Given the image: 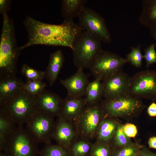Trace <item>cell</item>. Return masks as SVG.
<instances>
[{
	"mask_svg": "<svg viewBox=\"0 0 156 156\" xmlns=\"http://www.w3.org/2000/svg\"><path fill=\"white\" fill-rule=\"evenodd\" d=\"M64 61V55L61 50H57L50 54L49 64L45 71V77L50 86L55 82Z\"/></svg>",
	"mask_w": 156,
	"mask_h": 156,
	"instance_id": "cell-16",
	"label": "cell"
},
{
	"mask_svg": "<svg viewBox=\"0 0 156 156\" xmlns=\"http://www.w3.org/2000/svg\"><path fill=\"white\" fill-rule=\"evenodd\" d=\"M85 103L82 97L67 96L63 100L61 116L65 119H70L80 116L84 109Z\"/></svg>",
	"mask_w": 156,
	"mask_h": 156,
	"instance_id": "cell-18",
	"label": "cell"
},
{
	"mask_svg": "<svg viewBox=\"0 0 156 156\" xmlns=\"http://www.w3.org/2000/svg\"><path fill=\"white\" fill-rule=\"evenodd\" d=\"M142 55L140 47L132 48L131 52L127 56V62L130 63L132 65L136 67H140L142 64Z\"/></svg>",
	"mask_w": 156,
	"mask_h": 156,
	"instance_id": "cell-31",
	"label": "cell"
},
{
	"mask_svg": "<svg viewBox=\"0 0 156 156\" xmlns=\"http://www.w3.org/2000/svg\"><path fill=\"white\" fill-rule=\"evenodd\" d=\"M128 95L156 101V71L147 69L130 77Z\"/></svg>",
	"mask_w": 156,
	"mask_h": 156,
	"instance_id": "cell-8",
	"label": "cell"
},
{
	"mask_svg": "<svg viewBox=\"0 0 156 156\" xmlns=\"http://www.w3.org/2000/svg\"><path fill=\"white\" fill-rule=\"evenodd\" d=\"M63 101L57 94L45 89L36 96V108L52 116H60Z\"/></svg>",
	"mask_w": 156,
	"mask_h": 156,
	"instance_id": "cell-14",
	"label": "cell"
},
{
	"mask_svg": "<svg viewBox=\"0 0 156 156\" xmlns=\"http://www.w3.org/2000/svg\"><path fill=\"white\" fill-rule=\"evenodd\" d=\"M37 144L23 126H17L6 138L2 151L6 156H37Z\"/></svg>",
	"mask_w": 156,
	"mask_h": 156,
	"instance_id": "cell-5",
	"label": "cell"
},
{
	"mask_svg": "<svg viewBox=\"0 0 156 156\" xmlns=\"http://www.w3.org/2000/svg\"><path fill=\"white\" fill-rule=\"evenodd\" d=\"M17 126L1 109H0V151L4 149L6 138Z\"/></svg>",
	"mask_w": 156,
	"mask_h": 156,
	"instance_id": "cell-22",
	"label": "cell"
},
{
	"mask_svg": "<svg viewBox=\"0 0 156 156\" xmlns=\"http://www.w3.org/2000/svg\"><path fill=\"white\" fill-rule=\"evenodd\" d=\"M155 46H156V44H155Z\"/></svg>",
	"mask_w": 156,
	"mask_h": 156,
	"instance_id": "cell-40",
	"label": "cell"
},
{
	"mask_svg": "<svg viewBox=\"0 0 156 156\" xmlns=\"http://www.w3.org/2000/svg\"><path fill=\"white\" fill-rule=\"evenodd\" d=\"M83 69H78L73 75L64 79H59L61 84L66 89L67 96L82 97L85 95L86 88L90 83L88 75Z\"/></svg>",
	"mask_w": 156,
	"mask_h": 156,
	"instance_id": "cell-13",
	"label": "cell"
},
{
	"mask_svg": "<svg viewBox=\"0 0 156 156\" xmlns=\"http://www.w3.org/2000/svg\"><path fill=\"white\" fill-rule=\"evenodd\" d=\"M122 128L124 133L129 138H134L137 134V128L133 124L130 123H126L123 125Z\"/></svg>",
	"mask_w": 156,
	"mask_h": 156,
	"instance_id": "cell-33",
	"label": "cell"
},
{
	"mask_svg": "<svg viewBox=\"0 0 156 156\" xmlns=\"http://www.w3.org/2000/svg\"><path fill=\"white\" fill-rule=\"evenodd\" d=\"M2 16L0 42V79L16 76L21 50L17 44L13 20L7 14Z\"/></svg>",
	"mask_w": 156,
	"mask_h": 156,
	"instance_id": "cell-2",
	"label": "cell"
},
{
	"mask_svg": "<svg viewBox=\"0 0 156 156\" xmlns=\"http://www.w3.org/2000/svg\"><path fill=\"white\" fill-rule=\"evenodd\" d=\"M116 119L107 118L100 122L98 136L99 142L109 143L114 137L120 122Z\"/></svg>",
	"mask_w": 156,
	"mask_h": 156,
	"instance_id": "cell-20",
	"label": "cell"
},
{
	"mask_svg": "<svg viewBox=\"0 0 156 156\" xmlns=\"http://www.w3.org/2000/svg\"><path fill=\"white\" fill-rule=\"evenodd\" d=\"M130 77L122 70L102 81L103 96L110 100L128 95Z\"/></svg>",
	"mask_w": 156,
	"mask_h": 156,
	"instance_id": "cell-11",
	"label": "cell"
},
{
	"mask_svg": "<svg viewBox=\"0 0 156 156\" xmlns=\"http://www.w3.org/2000/svg\"><path fill=\"white\" fill-rule=\"evenodd\" d=\"M137 156H156V153L152 152L146 146L143 145Z\"/></svg>",
	"mask_w": 156,
	"mask_h": 156,
	"instance_id": "cell-35",
	"label": "cell"
},
{
	"mask_svg": "<svg viewBox=\"0 0 156 156\" xmlns=\"http://www.w3.org/2000/svg\"><path fill=\"white\" fill-rule=\"evenodd\" d=\"M53 117L36 108L26 122L25 129L37 143L50 144L55 127Z\"/></svg>",
	"mask_w": 156,
	"mask_h": 156,
	"instance_id": "cell-7",
	"label": "cell"
},
{
	"mask_svg": "<svg viewBox=\"0 0 156 156\" xmlns=\"http://www.w3.org/2000/svg\"><path fill=\"white\" fill-rule=\"evenodd\" d=\"M101 80L95 79L90 82L86 88L85 97L84 98L86 105L96 103L103 96V87Z\"/></svg>",
	"mask_w": 156,
	"mask_h": 156,
	"instance_id": "cell-21",
	"label": "cell"
},
{
	"mask_svg": "<svg viewBox=\"0 0 156 156\" xmlns=\"http://www.w3.org/2000/svg\"><path fill=\"white\" fill-rule=\"evenodd\" d=\"M87 0H63L61 13L64 21H69L79 16L85 8Z\"/></svg>",
	"mask_w": 156,
	"mask_h": 156,
	"instance_id": "cell-19",
	"label": "cell"
},
{
	"mask_svg": "<svg viewBox=\"0 0 156 156\" xmlns=\"http://www.w3.org/2000/svg\"><path fill=\"white\" fill-rule=\"evenodd\" d=\"M21 72L27 80H42L45 77V71L37 70L25 64L22 66Z\"/></svg>",
	"mask_w": 156,
	"mask_h": 156,
	"instance_id": "cell-28",
	"label": "cell"
},
{
	"mask_svg": "<svg viewBox=\"0 0 156 156\" xmlns=\"http://www.w3.org/2000/svg\"><path fill=\"white\" fill-rule=\"evenodd\" d=\"M97 103L88 105V106L84 109L80 115L82 130L87 135L94 134L99 126L101 119L105 114L101 105Z\"/></svg>",
	"mask_w": 156,
	"mask_h": 156,
	"instance_id": "cell-12",
	"label": "cell"
},
{
	"mask_svg": "<svg viewBox=\"0 0 156 156\" xmlns=\"http://www.w3.org/2000/svg\"><path fill=\"white\" fill-rule=\"evenodd\" d=\"M11 1L9 0H0V12L2 15L7 14L10 8Z\"/></svg>",
	"mask_w": 156,
	"mask_h": 156,
	"instance_id": "cell-34",
	"label": "cell"
},
{
	"mask_svg": "<svg viewBox=\"0 0 156 156\" xmlns=\"http://www.w3.org/2000/svg\"><path fill=\"white\" fill-rule=\"evenodd\" d=\"M101 105L108 116L126 119L138 116L146 107L141 99L129 95L105 99Z\"/></svg>",
	"mask_w": 156,
	"mask_h": 156,
	"instance_id": "cell-6",
	"label": "cell"
},
{
	"mask_svg": "<svg viewBox=\"0 0 156 156\" xmlns=\"http://www.w3.org/2000/svg\"><path fill=\"white\" fill-rule=\"evenodd\" d=\"M127 62L126 58L102 50L89 69L95 79L102 81L111 75L122 70L123 66Z\"/></svg>",
	"mask_w": 156,
	"mask_h": 156,
	"instance_id": "cell-9",
	"label": "cell"
},
{
	"mask_svg": "<svg viewBox=\"0 0 156 156\" xmlns=\"http://www.w3.org/2000/svg\"><path fill=\"white\" fill-rule=\"evenodd\" d=\"M0 156H6L3 151H0Z\"/></svg>",
	"mask_w": 156,
	"mask_h": 156,
	"instance_id": "cell-39",
	"label": "cell"
},
{
	"mask_svg": "<svg viewBox=\"0 0 156 156\" xmlns=\"http://www.w3.org/2000/svg\"><path fill=\"white\" fill-rule=\"evenodd\" d=\"M155 45L153 44L144 50V54L143 57L146 62V66L148 68L150 66L154 63H156V52L155 49Z\"/></svg>",
	"mask_w": 156,
	"mask_h": 156,
	"instance_id": "cell-32",
	"label": "cell"
},
{
	"mask_svg": "<svg viewBox=\"0 0 156 156\" xmlns=\"http://www.w3.org/2000/svg\"><path fill=\"white\" fill-rule=\"evenodd\" d=\"M60 118L55 125L52 135L58 145L67 149L74 136V132L69 124L65 119L60 116Z\"/></svg>",
	"mask_w": 156,
	"mask_h": 156,
	"instance_id": "cell-15",
	"label": "cell"
},
{
	"mask_svg": "<svg viewBox=\"0 0 156 156\" xmlns=\"http://www.w3.org/2000/svg\"><path fill=\"white\" fill-rule=\"evenodd\" d=\"M147 112L150 117H156V103L155 102H152L148 106L147 109Z\"/></svg>",
	"mask_w": 156,
	"mask_h": 156,
	"instance_id": "cell-36",
	"label": "cell"
},
{
	"mask_svg": "<svg viewBox=\"0 0 156 156\" xmlns=\"http://www.w3.org/2000/svg\"><path fill=\"white\" fill-rule=\"evenodd\" d=\"M27 31V42L21 50L36 45L62 46L73 49L83 29L73 21H64L60 25L46 23L27 16L23 22Z\"/></svg>",
	"mask_w": 156,
	"mask_h": 156,
	"instance_id": "cell-1",
	"label": "cell"
},
{
	"mask_svg": "<svg viewBox=\"0 0 156 156\" xmlns=\"http://www.w3.org/2000/svg\"><path fill=\"white\" fill-rule=\"evenodd\" d=\"M143 146L134 142L131 145L114 150L112 156H137Z\"/></svg>",
	"mask_w": 156,
	"mask_h": 156,
	"instance_id": "cell-27",
	"label": "cell"
},
{
	"mask_svg": "<svg viewBox=\"0 0 156 156\" xmlns=\"http://www.w3.org/2000/svg\"><path fill=\"white\" fill-rule=\"evenodd\" d=\"M123 124L120 122L118 125L114 138V150L130 145L133 144V142L130 138L126 136L124 133L122 128Z\"/></svg>",
	"mask_w": 156,
	"mask_h": 156,
	"instance_id": "cell-25",
	"label": "cell"
},
{
	"mask_svg": "<svg viewBox=\"0 0 156 156\" xmlns=\"http://www.w3.org/2000/svg\"><path fill=\"white\" fill-rule=\"evenodd\" d=\"M89 144L80 141L75 144L70 150V156H85L89 153L92 148Z\"/></svg>",
	"mask_w": 156,
	"mask_h": 156,
	"instance_id": "cell-30",
	"label": "cell"
},
{
	"mask_svg": "<svg viewBox=\"0 0 156 156\" xmlns=\"http://www.w3.org/2000/svg\"><path fill=\"white\" fill-rule=\"evenodd\" d=\"M24 83L16 76L0 79V102L9 99L23 90Z\"/></svg>",
	"mask_w": 156,
	"mask_h": 156,
	"instance_id": "cell-17",
	"label": "cell"
},
{
	"mask_svg": "<svg viewBox=\"0 0 156 156\" xmlns=\"http://www.w3.org/2000/svg\"><path fill=\"white\" fill-rule=\"evenodd\" d=\"M47 84L42 80H27L24 83L23 89L29 94L36 96L45 89Z\"/></svg>",
	"mask_w": 156,
	"mask_h": 156,
	"instance_id": "cell-26",
	"label": "cell"
},
{
	"mask_svg": "<svg viewBox=\"0 0 156 156\" xmlns=\"http://www.w3.org/2000/svg\"><path fill=\"white\" fill-rule=\"evenodd\" d=\"M114 151L109 143L99 142L92 146L90 156H112Z\"/></svg>",
	"mask_w": 156,
	"mask_h": 156,
	"instance_id": "cell-29",
	"label": "cell"
},
{
	"mask_svg": "<svg viewBox=\"0 0 156 156\" xmlns=\"http://www.w3.org/2000/svg\"><path fill=\"white\" fill-rule=\"evenodd\" d=\"M36 96L23 89L14 96L0 102V109L17 126H23L36 108Z\"/></svg>",
	"mask_w": 156,
	"mask_h": 156,
	"instance_id": "cell-3",
	"label": "cell"
},
{
	"mask_svg": "<svg viewBox=\"0 0 156 156\" xmlns=\"http://www.w3.org/2000/svg\"><path fill=\"white\" fill-rule=\"evenodd\" d=\"M79 25L84 30L109 43L111 38L104 18L93 9L85 7L78 17Z\"/></svg>",
	"mask_w": 156,
	"mask_h": 156,
	"instance_id": "cell-10",
	"label": "cell"
},
{
	"mask_svg": "<svg viewBox=\"0 0 156 156\" xmlns=\"http://www.w3.org/2000/svg\"><path fill=\"white\" fill-rule=\"evenodd\" d=\"M101 40L84 30L75 42L73 49V60L78 69L89 68L102 50Z\"/></svg>",
	"mask_w": 156,
	"mask_h": 156,
	"instance_id": "cell-4",
	"label": "cell"
},
{
	"mask_svg": "<svg viewBox=\"0 0 156 156\" xmlns=\"http://www.w3.org/2000/svg\"><path fill=\"white\" fill-rule=\"evenodd\" d=\"M151 34L156 40V25L150 28Z\"/></svg>",
	"mask_w": 156,
	"mask_h": 156,
	"instance_id": "cell-38",
	"label": "cell"
},
{
	"mask_svg": "<svg viewBox=\"0 0 156 156\" xmlns=\"http://www.w3.org/2000/svg\"><path fill=\"white\" fill-rule=\"evenodd\" d=\"M148 144L149 148L156 149V136L150 137L148 140Z\"/></svg>",
	"mask_w": 156,
	"mask_h": 156,
	"instance_id": "cell-37",
	"label": "cell"
},
{
	"mask_svg": "<svg viewBox=\"0 0 156 156\" xmlns=\"http://www.w3.org/2000/svg\"><path fill=\"white\" fill-rule=\"evenodd\" d=\"M40 156H70L67 149L58 145L45 144L39 151Z\"/></svg>",
	"mask_w": 156,
	"mask_h": 156,
	"instance_id": "cell-24",
	"label": "cell"
},
{
	"mask_svg": "<svg viewBox=\"0 0 156 156\" xmlns=\"http://www.w3.org/2000/svg\"><path fill=\"white\" fill-rule=\"evenodd\" d=\"M144 8V24L150 28L156 25V0L146 1Z\"/></svg>",
	"mask_w": 156,
	"mask_h": 156,
	"instance_id": "cell-23",
	"label": "cell"
}]
</instances>
